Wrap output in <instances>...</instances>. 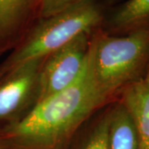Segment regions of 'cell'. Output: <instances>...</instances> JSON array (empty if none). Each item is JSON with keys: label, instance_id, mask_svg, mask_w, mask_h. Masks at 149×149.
<instances>
[{"label": "cell", "instance_id": "6da1fadb", "mask_svg": "<svg viewBox=\"0 0 149 149\" xmlns=\"http://www.w3.org/2000/svg\"><path fill=\"white\" fill-rule=\"evenodd\" d=\"M109 104L97 88L90 45L84 70L72 85L0 128V149H68L81 126Z\"/></svg>", "mask_w": 149, "mask_h": 149}, {"label": "cell", "instance_id": "7a4b0ae2", "mask_svg": "<svg viewBox=\"0 0 149 149\" xmlns=\"http://www.w3.org/2000/svg\"><path fill=\"white\" fill-rule=\"evenodd\" d=\"M90 45L97 88L109 103L143 79L149 61V28L113 36L100 27L91 34Z\"/></svg>", "mask_w": 149, "mask_h": 149}, {"label": "cell", "instance_id": "3957f363", "mask_svg": "<svg viewBox=\"0 0 149 149\" xmlns=\"http://www.w3.org/2000/svg\"><path fill=\"white\" fill-rule=\"evenodd\" d=\"M107 9L101 0H88L38 19L0 65V74L32 60L45 58L82 33H92L102 27Z\"/></svg>", "mask_w": 149, "mask_h": 149}, {"label": "cell", "instance_id": "277c9868", "mask_svg": "<svg viewBox=\"0 0 149 149\" xmlns=\"http://www.w3.org/2000/svg\"><path fill=\"white\" fill-rule=\"evenodd\" d=\"M45 59L32 60L0 74V128L17 121L37 104Z\"/></svg>", "mask_w": 149, "mask_h": 149}, {"label": "cell", "instance_id": "5b68a950", "mask_svg": "<svg viewBox=\"0 0 149 149\" xmlns=\"http://www.w3.org/2000/svg\"><path fill=\"white\" fill-rule=\"evenodd\" d=\"M91 34H80L46 57L40 73L38 102L67 89L79 78L88 57Z\"/></svg>", "mask_w": 149, "mask_h": 149}, {"label": "cell", "instance_id": "8992f818", "mask_svg": "<svg viewBox=\"0 0 149 149\" xmlns=\"http://www.w3.org/2000/svg\"><path fill=\"white\" fill-rule=\"evenodd\" d=\"M42 0H0V53L16 47L38 20Z\"/></svg>", "mask_w": 149, "mask_h": 149}, {"label": "cell", "instance_id": "52a82bcc", "mask_svg": "<svg viewBox=\"0 0 149 149\" xmlns=\"http://www.w3.org/2000/svg\"><path fill=\"white\" fill-rule=\"evenodd\" d=\"M101 28L123 36L149 28V0H125L107 9Z\"/></svg>", "mask_w": 149, "mask_h": 149}, {"label": "cell", "instance_id": "ba28073f", "mask_svg": "<svg viewBox=\"0 0 149 149\" xmlns=\"http://www.w3.org/2000/svg\"><path fill=\"white\" fill-rule=\"evenodd\" d=\"M118 100L131 116L139 139V149H149V82L142 79L128 85Z\"/></svg>", "mask_w": 149, "mask_h": 149}, {"label": "cell", "instance_id": "9c48e42d", "mask_svg": "<svg viewBox=\"0 0 149 149\" xmlns=\"http://www.w3.org/2000/svg\"><path fill=\"white\" fill-rule=\"evenodd\" d=\"M110 149H139V139L133 120L119 100L110 104L109 111Z\"/></svg>", "mask_w": 149, "mask_h": 149}, {"label": "cell", "instance_id": "30bf717a", "mask_svg": "<svg viewBox=\"0 0 149 149\" xmlns=\"http://www.w3.org/2000/svg\"><path fill=\"white\" fill-rule=\"evenodd\" d=\"M109 111L110 104L104 107V110L96 118L95 122L85 137L80 149H110Z\"/></svg>", "mask_w": 149, "mask_h": 149}, {"label": "cell", "instance_id": "8fae6325", "mask_svg": "<svg viewBox=\"0 0 149 149\" xmlns=\"http://www.w3.org/2000/svg\"><path fill=\"white\" fill-rule=\"evenodd\" d=\"M85 1L88 0H42L39 8L38 19L55 15Z\"/></svg>", "mask_w": 149, "mask_h": 149}, {"label": "cell", "instance_id": "7c38bea8", "mask_svg": "<svg viewBox=\"0 0 149 149\" xmlns=\"http://www.w3.org/2000/svg\"><path fill=\"white\" fill-rule=\"evenodd\" d=\"M143 80H146L149 82V61H148V67H147V70H146V73H145V75L143 77Z\"/></svg>", "mask_w": 149, "mask_h": 149}]
</instances>
